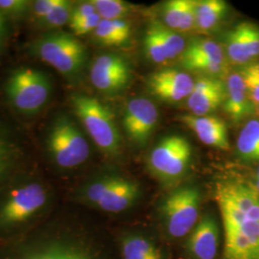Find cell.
<instances>
[{
    "mask_svg": "<svg viewBox=\"0 0 259 259\" xmlns=\"http://www.w3.org/2000/svg\"><path fill=\"white\" fill-rule=\"evenodd\" d=\"M19 259H93L78 248L61 242H52L25 252Z\"/></svg>",
    "mask_w": 259,
    "mask_h": 259,
    "instance_id": "obj_22",
    "label": "cell"
},
{
    "mask_svg": "<svg viewBox=\"0 0 259 259\" xmlns=\"http://www.w3.org/2000/svg\"><path fill=\"white\" fill-rule=\"evenodd\" d=\"M31 6L27 0H0V12L6 17H22Z\"/></svg>",
    "mask_w": 259,
    "mask_h": 259,
    "instance_id": "obj_32",
    "label": "cell"
},
{
    "mask_svg": "<svg viewBox=\"0 0 259 259\" xmlns=\"http://www.w3.org/2000/svg\"><path fill=\"white\" fill-rule=\"evenodd\" d=\"M189 2L190 0H170L163 5L162 18L167 28L179 31Z\"/></svg>",
    "mask_w": 259,
    "mask_h": 259,
    "instance_id": "obj_28",
    "label": "cell"
},
{
    "mask_svg": "<svg viewBox=\"0 0 259 259\" xmlns=\"http://www.w3.org/2000/svg\"><path fill=\"white\" fill-rule=\"evenodd\" d=\"M249 184L259 194V166L256 168V170H255L253 176L251 178V180L249 182Z\"/></svg>",
    "mask_w": 259,
    "mask_h": 259,
    "instance_id": "obj_37",
    "label": "cell"
},
{
    "mask_svg": "<svg viewBox=\"0 0 259 259\" xmlns=\"http://www.w3.org/2000/svg\"><path fill=\"white\" fill-rule=\"evenodd\" d=\"M224 109L234 123H238L250 115L253 106L250 102L247 88L240 72H232L226 82V99Z\"/></svg>",
    "mask_w": 259,
    "mask_h": 259,
    "instance_id": "obj_16",
    "label": "cell"
},
{
    "mask_svg": "<svg viewBox=\"0 0 259 259\" xmlns=\"http://www.w3.org/2000/svg\"><path fill=\"white\" fill-rule=\"evenodd\" d=\"M32 51L68 79L78 77L87 61L84 46L65 32H51L38 37L33 42Z\"/></svg>",
    "mask_w": 259,
    "mask_h": 259,
    "instance_id": "obj_2",
    "label": "cell"
},
{
    "mask_svg": "<svg viewBox=\"0 0 259 259\" xmlns=\"http://www.w3.org/2000/svg\"><path fill=\"white\" fill-rule=\"evenodd\" d=\"M139 197V185L131 180L119 177L96 207L106 212H121L135 204Z\"/></svg>",
    "mask_w": 259,
    "mask_h": 259,
    "instance_id": "obj_17",
    "label": "cell"
},
{
    "mask_svg": "<svg viewBox=\"0 0 259 259\" xmlns=\"http://www.w3.org/2000/svg\"><path fill=\"white\" fill-rule=\"evenodd\" d=\"M227 56L218 42L212 39H196L185 47L181 56L182 65L189 69L191 66L204 62H219L226 64Z\"/></svg>",
    "mask_w": 259,
    "mask_h": 259,
    "instance_id": "obj_18",
    "label": "cell"
},
{
    "mask_svg": "<svg viewBox=\"0 0 259 259\" xmlns=\"http://www.w3.org/2000/svg\"><path fill=\"white\" fill-rule=\"evenodd\" d=\"M195 80L185 71L174 68L161 69L149 76V92L157 99L177 103L188 98L194 89Z\"/></svg>",
    "mask_w": 259,
    "mask_h": 259,
    "instance_id": "obj_12",
    "label": "cell"
},
{
    "mask_svg": "<svg viewBox=\"0 0 259 259\" xmlns=\"http://www.w3.org/2000/svg\"><path fill=\"white\" fill-rule=\"evenodd\" d=\"M180 120L193 131L198 139L205 145L225 151L230 149L228 129L221 118L213 115L185 114L180 117Z\"/></svg>",
    "mask_w": 259,
    "mask_h": 259,
    "instance_id": "obj_15",
    "label": "cell"
},
{
    "mask_svg": "<svg viewBox=\"0 0 259 259\" xmlns=\"http://www.w3.org/2000/svg\"><path fill=\"white\" fill-rule=\"evenodd\" d=\"M15 144L0 132V184L9 176L17 161Z\"/></svg>",
    "mask_w": 259,
    "mask_h": 259,
    "instance_id": "obj_29",
    "label": "cell"
},
{
    "mask_svg": "<svg viewBox=\"0 0 259 259\" xmlns=\"http://www.w3.org/2000/svg\"><path fill=\"white\" fill-rule=\"evenodd\" d=\"M253 63H254V62H253ZM254 65L256 66V68H257V70H258L259 72V61L258 62H256V63H254Z\"/></svg>",
    "mask_w": 259,
    "mask_h": 259,
    "instance_id": "obj_38",
    "label": "cell"
},
{
    "mask_svg": "<svg viewBox=\"0 0 259 259\" xmlns=\"http://www.w3.org/2000/svg\"><path fill=\"white\" fill-rule=\"evenodd\" d=\"M95 13L97 12L93 1H84V2H81L80 4H76L72 9L69 24L87 19L94 15Z\"/></svg>",
    "mask_w": 259,
    "mask_h": 259,
    "instance_id": "obj_34",
    "label": "cell"
},
{
    "mask_svg": "<svg viewBox=\"0 0 259 259\" xmlns=\"http://www.w3.org/2000/svg\"><path fill=\"white\" fill-rule=\"evenodd\" d=\"M225 53L236 65H250L259 58V27L250 21H243L232 28L225 40Z\"/></svg>",
    "mask_w": 259,
    "mask_h": 259,
    "instance_id": "obj_11",
    "label": "cell"
},
{
    "mask_svg": "<svg viewBox=\"0 0 259 259\" xmlns=\"http://www.w3.org/2000/svg\"><path fill=\"white\" fill-rule=\"evenodd\" d=\"M219 228L211 214H204L188 234L186 251L193 259H214L219 246Z\"/></svg>",
    "mask_w": 259,
    "mask_h": 259,
    "instance_id": "obj_14",
    "label": "cell"
},
{
    "mask_svg": "<svg viewBox=\"0 0 259 259\" xmlns=\"http://www.w3.org/2000/svg\"><path fill=\"white\" fill-rule=\"evenodd\" d=\"M120 176L116 175H105L91 182L83 188V198L85 203L96 206L117 182Z\"/></svg>",
    "mask_w": 259,
    "mask_h": 259,
    "instance_id": "obj_25",
    "label": "cell"
},
{
    "mask_svg": "<svg viewBox=\"0 0 259 259\" xmlns=\"http://www.w3.org/2000/svg\"><path fill=\"white\" fill-rule=\"evenodd\" d=\"M202 195L194 185L179 187L167 195L160 212L168 234L174 238L188 235L199 221Z\"/></svg>",
    "mask_w": 259,
    "mask_h": 259,
    "instance_id": "obj_5",
    "label": "cell"
},
{
    "mask_svg": "<svg viewBox=\"0 0 259 259\" xmlns=\"http://www.w3.org/2000/svg\"><path fill=\"white\" fill-rule=\"evenodd\" d=\"M6 17L0 12V51L3 47L6 36Z\"/></svg>",
    "mask_w": 259,
    "mask_h": 259,
    "instance_id": "obj_36",
    "label": "cell"
},
{
    "mask_svg": "<svg viewBox=\"0 0 259 259\" xmlns=\"http://www.w3.org/2000/svg\"><path fill=\"white\" fill-rule=\"evenodd\" d=\"M192 159V146L187 139L171 135L159 140L152 149L148 167L154 176L164 183H173L185 176Z\"/></svg>",
    "mask_w": 259,
    "mask_h": 259,
    "instance_id": "obj_6",
    "label": "cell"
},
{
    "mask_svg": "<svg viewBox=\"0 0 259 259\" xmlns=\"http://www.w3.org/2000/svg\"><path fill=\"white\" fill-rule=\"evenodd\" d=\"M48 155L56 165L71 169L83 164L90 157L91 148L81 130L70 117L59 115L48 130Z\"/></svg>",
    "mask_w": 259,
    "mask_h": 259,
    "instance_id": "obj_3",
    "label": "cell"
},
{
    "mask_svg": "<svg viewBox=\"0 0 259 259\" xmlns=\"http://www.w3.org/2000/svg\"><path fill=\"white\" fill-rule=\"evenodd\" d=\"M90 78L93 85L101 93H119L131 82V65L124 57L118 54L100 55L93 62Z\"/></svg>",
    "mask_w": 259,
    "mask_h": 259,
    "instance_id": "obj_9",
    "label": "cell"
},
{
    "mask_svg": "<svg viewBox=\"0 0 259 259\" xmlns=\"http://www.w3.org/2000/svg\"><path fill=\"white\" fill-rule=\"evenodd\" d=\"M157 24L158 34L166 47L170 61L176 59L177 57H181L186 47L185 38L180 35V33L167 28L165 25L158 22Z\"/></svg>",
    "mask_w": 259,
    "mask_h": 259,
    "instance_id": "obj_30",
    "label": "cell"
},
{
    "mask_svg": "<svg viewBox=\"0 0 259 259\" xmlns=\"http://www.w3.org/2000/svg\"><path fill=\"white\" fill-rule=\"evenodd\" d=\"M236 153L249 163H259V119L247 121L236 139Z\"/></svg>",
    "mask_w": 259,
    "mask_h": 259,
    "instance_id": "obj_19",
    "label": "cell"
},
{
    "mask_svg": "<svg viewBox=\"0 0 259 259\" xmlns=\"http://www.w3.org/2000/svg\"><path fill=\"white\" fill-rule=\"evenodd\" d=\"M71 105L97 147L109 156L117 155L121 146L120 133L111 110L98 99L80 93L71 96Z\"/></svg>",
    "mask_w": 259,
    "mask_h": 259,
    "instance_id": "obj_1",
    "label": "cell"
},
{
    "mask_svg": "<svg viewBox=\"0 0 259 259\" xmlns=\"http://www.w3.org/2000/svg\"><path fill=\"white\" fill-rule=\"evenodd\" d=\"M101 19H102L98 15V13H95L94 15L87 18V19H82L75 23H70L69 26L73 31L74 35L83 36V35H87V34L93 32V31L94 32L95 29L98 26V24L100 23Z\"/></svg>",
    "mask_w": 259,
    "mask_h": 259,
    "instance_id": "obj_33",
    "label": "cell"
},
{
    "mask_svg": "<svg viewBox=\"0 0 259 259\" xmlns=\"http://www.w3.org/2000/svg\"><path fill=\"white\" fill-rule=\"evenodd\" d=\"M228 12V4L223 0L197 1L196 29L208 32L216 27Z\"/></svg>",
    "mask_w": 259,
    "mask_h": 259,
    "instance_id": "obj_21",
    "label": "cell"
},
{
    "mask_svg": "<svg viewBox=\"0 0 259 259\" xmlns=\"http://www.w3.org/2000/svg\"><path fill=\"white\" fill-rule=\"evenodd\" d=\"M52 84L45 72L31 67H19L10 74L5 93L12 106L24 114H35L47 105Z\"/></svg>",
    "mask_w": 259,
    "mask_h": 259,
    "instance_id": "obj_4",
    "label": "cell"
},
{
    "mask_svg": "<svg viewBox=\"0 0 259 259\" xmlns=\"http://www.w3.org/2000/svg\"><path fill=\"white\" fill-rule=\"evenodd\" d=\"M72 9L73 4L71 1L58 0L55 7L44 19L38 20L37 24L47 29L62 27L70 21Z\"/></svg>",
    "mask_w": 259,
    "mask_h": 259,
    "instance_id": "obj_26",
    "label": "cell"
},
{
    "mask_svg": "<svg viewBox=\"0 0 259 259\" xmlns=\"http://www.w3.org/2000/svg\"><path fill=\"white\" fill-rule=\"evenodd\" d=\"M94 37L103 46L121 47L131 37V25L125 19H101L94 31Z\"/></svg>",
    "mask_w": 259,
    "mask_h": 259,
    "instance_id": "obj_20",
    "label": "cell"
},
{
    "mask_svg": "<svg viewBox=\"0 0 259 259\" xmlns=\"http://www.w3.org/2000/svg\"><path fill=\"white\" fill-rule=\"evenodd\" d=\"M158 122V111L147 98L131 99L123 114V127L134 143L143 146L148 142Z\"/></svg>",
    "mask_w": 259,
    "mask_h": 259,
    "instance_id": "obj_10",
    "label": "cell"
},
{
    "mask_svg": "<svg viewBox=\"0 0 259 259\" xmlns=\"http://www.w3.org/2000/svg\"><path fill=\"white\" fill-rule=\"evenodd\" d=\"M123 259H162L156 245L148 238L130 234L121 242Z\"/></svg>",
    "mask_w": 259,
    "mask_h": 259,
    "instance_id": "obj_23",
    "label": "cell"
},
{
    "mask_svg": "<svg viewBox=\"0 0 259 259\" xmlns=\"http://www.w3.org/2000/svg\"><path fill=\"white\" fill-rule=\"evenodd\" d=\"M144 51L150 61L155 64H164L170 61L163 40L158 34L157 22L149 25L144 36Z\"/></svg>",
    "mask_w": 259,
    "mask_h": 259,
    "instance_id": "obj_24",
    "label": "cell"
},
{
    "mask_svg": "<svg viewBox=\"0 0 259 259\" xmlns=\"http://www.w3.org/2000/svg\"><path fill=\"white\" fill-rule=\"evenodd\" d=\"M48 191L37 182H29L12 189L0 203V229L26 222L47 205Z\"/></svg>",
    "mask_w": 259,
    "mask_h": 259,
    "instance_id": "obj_7",
    "label": "cell"
},
{
    "mask_svg": "<svg viewBox=\"0 0 259 259\" xmlns=\"http://www.w3.org/2000/svg\"><path fill=\"white\" fill-rule=\"evenodd\" d=\"M93 3L102 19H124L133 12V5L122 0H93Z\"/></svg>",
    "mask_w": 259,
    "mask_h": 259,
    "instance_id": "obj_27",
    "label": "cell"
},
{
    "mask_svg": "<svg viewBox=\"0 0 259 259\" xmlns=\"http://www.w3.org/2000/svg\"><path fill=\"white\" fill-rule=\"evenodd\" d=\"M256 112H257V114L259 115V106L256 108Z\"/></svg>",
    "mask_w": 259,
    "mask_h": 259,
    "instance_id": "obj_39",
    "label": "cell"
},
{
    "mask_svg": "<svg viewBox=\"0 0 259 259\" xmlns=\"http://www.w3.org/2000/svg\"><path fill=\"white\" fill-rule=\"evenodd\" d=\"M58 0H37L32 5V13L35 19L38 21L44 19L47 14L55 7Z\"/></svg>",
    "mask_w": 259,
    "mask_h": 259,
    "instance_id": "obj_35",
    "label": "cell"
},
{
    "mask_svg": "<svg viewBox=\"0 0 259 259\" xmlns=\"http://www.w3.org/2000/svg\"><path fill=\"white\" fill-rule=\"evenodd\" d=\"M239 72L243 76L250 102L253 107L257 108L259 106V72L256 66L254 63H251L243 66Z\"/></svg>",
    "mask_w": 259,
    "mask_h": 259,
    "instance_id": "obj_31",
    "label": "cell"
},
{
    "mask_svg": "<svg viewBox=\"0 0 259 259\" xmlns=\"http://www.w3.org/2000/svg\"><path fill=\"white\" fill-rule=\"evenodd\" d=\"M225 231L224 259H259V220L220 209Z\"/></svg>",
    "mask_w": 259,
    "mask_h": 259,
    "instance_id": "obj_8",
    "label": "cell"
},
{
    "mask_svg": "<svg viewBox=\"0 0 259 259\" xmlns=\"http://www.w3.org/2000/svg\"><path fill=\"white\" fill-rule=\"evenodd\" d=\"M226 83L213 77H202L195 81L191 94L187 98V107L193 115H210L224 105Z\"/></svg>",
    "mask_w": 259,
    "mask_h": 259,
    "instance_id": "obj_13",
    "label": "cell"
}]
</instances>
